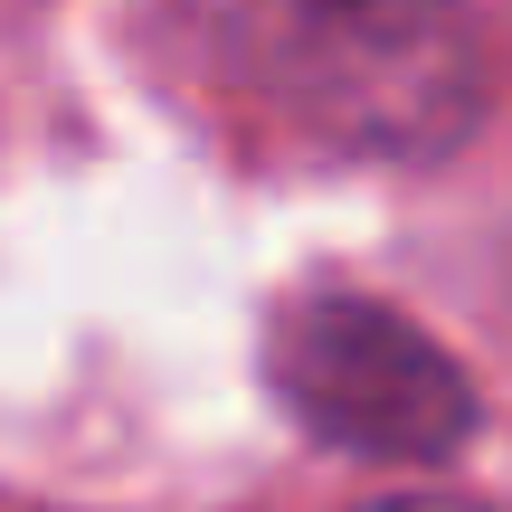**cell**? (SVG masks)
Wrapping results in <instances>:
<instances>
[{
  "label": "cell",
  "instance_id": "1",
  "mask_svg": "<svg viewBox=\"0 0 512 512\" xmlns=\"http://www.w3.org/2000/svg\"><path fill=\"white\" fill-rule=\"evenodd\" d=\"M209 67L342 152H446L484 105L456 0H162Z\"/></svg>",
  "mask_w": 512,
  "mask_h": 512
},
{
  "label": "cell",
  "instance_id": "2",
  "mask_svg": "<svg viewBox=\"0 0 512 512\" xmlns=\"http://www.w3.org/2000/svg\"><path fill=\"white\" fill-rule=\"evenodd\" d=\"M266 370H275V399L342 456H446L475 427L465 370L418 323H399L389 304H361V294L285 304Z\"/></svg>",
  "mask_w": 512,
  "mask_h": 512
},
{
  "label": "cell",
  "instance_id": "3",
  "mask_svg": "<svg viewBox=\"0 0 512 512\" xmlns=\"http://www.w3.org/2000/svg\"><path fill=\"white\" fill-rule=\"evenodd\" d=\"M370 512H475V503H437V494H408V503H370Z\"/></svg>",
  "mask_w": 512,
  "mask_h": 512
}]
</instances>
